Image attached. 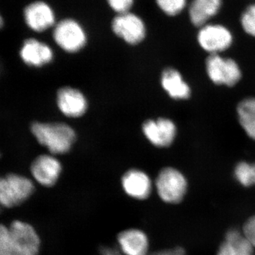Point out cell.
Returning <instances> with one entry per match:
<instances>
[{"label": "cell", "mask_w": 255, "mask_h": 255, "mask_svg": "<svg viewBox=\"0 0 255 255\" xmlns=\"http://www.w3.org/2000/svg\"><path fill=\"white\" fill-rule=\"evenodd\" d=\"M233 177L240 187L244 189L255 187V162L241 161L235 165Z\"/></svg>", "instance_id": "ffe728a7"}, {"label": "cell", "mask_w": 255, "mask_h": 255, "mask_svg": "<svg viewBox=\"0 0 255 255\" xmlns=\"http://www.w3.org/2000/svg\"><path fill=\"white\" fill-rule=\"evenodd\" d=\"M57 105L61 113L70 118H78L87 110L86 97L80 90L62 87L57 93Z\"/></svg>", "instance_id": "5bb4252c"}, {"label": "cell", "mask_w": 255, "mask_h": 255, "mask_svg": "<svg viewBox=\"0 0 255 255\" xmlns=\"http://www.w3.org/2000/svg\"><path fill=\"white\" fill-rule=\"evenodd\" d=\"M240 23L248 36L255 38V2L248 4L241 13Z\"/></svg>", "instance_id": "7402d4cb"}, {"label": "cell", "mask_w": 255, "mask_h": 255, "mask_svg": "<svg viewBox=\"0 0 255 255\" xmlns=\"http://www.w3.org/2000/svg\"><path fill=\"white\" fill-rule=\"evenodd\" d=\"M160 84L164 91L172 100H187L191 97V87L177 69H164L161 75Z\"/></svg>", "instance_id": "ac0fdd59"}, {"label": "cell", "mask_w": 255, "mask_h": 255, "mask_svg": "<svg viewBox=\"0 0 255 255\" xmlns=\"http://www.w3.org/2000/svg\"><path fill=\"white\" fill-rule=\"evenodd\" d=\"M114 34L128 44H140L147 36V26L141 16L132 11L116 14L111 22Z\"/></svg>", "instance_id": "ba28073f"}, {"label": "cell", "mask_w": 255, "mask_h": 255, "mask_svg": "<svg viewBox=\"0 0 255 255\" xmlns=\"http://www.w3.org/2000/svg\"><path fill=\"white\" fill-rule=\"evenodd\" d=\"M148 255H187V252L184 247L177 246L154 252Z\"/></svg>", "instance_id": "d4e9b609"}, {"label": "cell", "mask_w": 255, "mask_h": 255, "mask_svg": "<svg viewBox=\"0 0 255 255\" xmlns=\"http://www.w3.org/2000/svg\"><path fill=\"white\" fill-rule=\"evenodd\" d=\"M241 229L248 241L251 242L255 248V214L251 215L245 220Z\"/></svg>", "instance_id": "cb8c5ba5"}, {"label": "cell", "mask_w": 255, "mask_h": 255, "mask_svg": "<svg viewBox=\"0 0 255 255\" xmlns=\"http://www.w3.org/2000/svg\"><path fill=\"white\" fill-rule=\"evenodd\" d=\"M31 131L37 141L55 155L68 152L76 138L73 128L64 123L34 122Z\"/></svg>", "instance_id": "3957f363"}, {"label": "cell", "mask_w": 255, "mask_h": 255, "mask_svg": "<svg viewBox=\"0 0 255 255\" xmlns=\"http://www.w3.org/2000/svg\"><path fill=\"white\" fill-rule=\"evenodd\" d=\"M41 241L29 223L14 221L0 227V255H38Z\"/></svg>", "instance_id": "6da1fadb"}, {"label": "cell", "mask_w": 255, "mask_h": 255, "mask_svg": "<svg viewBox=\"0 0 255 255\" xmlns=\"http://www.w3.org/2000/svg\"></svg>", "instance_id": "4316f807"}, {"label": "cell", "mask_w": 255, "mask_h": 255, "mask_svg": "<svg viewBox=\"0 0 255 255\" xmlns=\"http://www.w3.org/2000/svg\"><path fill=\"white\" fill-rule=\"evenodd\" d=\"M196 41L201 49L209 55L221 54L233 46L234 35L222 23L211 22L199 28Z\"/></svg>", "instance_id": "52a82bcc"}, {"label": "cell", "mask_w": 255, "mask_h": 255, "mask_svg": "<svg viewBox=\"0 0 255 255\" xmlns=\"http://www.w3.org/2000/svg\"><path fill=\"white\" fill-rule=\"evenodd\" d=\"M238 122L247 135L255 141V97H248L238 103Z\"/></svg>", "instance_id": "d6986e66"}, {"label": "cell", "mask_w": 255, "mask_h": 255, "mask_svg": "<svg viewBox=\"0 0 255 255\" xmlns=\"http://www.w3.org/2000/svg\"><path fill=\"white\" fill-rule=\"evenodd\" d=\"M122 187L126 194L136 200H147L152 194L154 182L146 172L140 169H132L124 174Z\"/></svg>", "instance_id": "8fae6325"}, {"label": "cell", "mask_w": 255, "mask_h": 255, "mask_svg": "<svg viewBox=\"0 0 255 255\" xmlns=\"http://www.w3.org/2000/svg\"><path fill=\"white\" fill-rule=\"evenodd\" d=\"M55 43L67 53H75L85 48L87 34L81 23L73 18L60 20L53 27Z\"/></svg>", "instance_id": "5b68a950"}, {"label": "cell", "mask_w": 255, "mask_h": 255, "mask_svg": "<svg viewBox=\"0 0 255 255\" xmlns=\"http://www.w3.org/2000/svg\"><path fill=\"white\" fill-rule=\"evenodd\" d=\"M142 132L147 140L157 147H167L173 143L177 134L175 123L170 119L160 117L145 121Z\"/></svg>", "instance_id": "30bf717a"}, {"label": "cell", "mask_w": 255, "mask_h": 255, "mask_svg": "<svg viewBox=\"0 0 255 255\" xmlns=\"http://www.w3.org/2000/svg\"><path fill=\"white\" fill-rule=\"evenodd\" d=\"M31 179L17 174H6L0 180V203L5 208L16 207L27 201L34 192Z\"/></svg>", "instance_id": "277c9868"}, {"label": "cell", "mask_w": 255, "mask_h": 255, "mask_svg": "<svg viewBox=\"0 0 255 255\" xmlns=\"http://www.w3.org/2000/svg\"><path fill=\"white\" fill-rule=\"evenodd\" d=\"M161 12L169 17H176L187 10L189 0H155Z\"/></svg>", "instance_id": "44dd1931"}, {"label": "cell", "mask_w": 255, "mask_h": 255, "mask_svg": "<svg viewBox=\"0 0 255 255\" xmlns=\"http://www.w3.org/2000/svg\"><path fill=\"white\" fill-rule=\"evenodd\" d=\"M23 21L26 26L37 33L54 27L56 15L50 4L43 0L31 1L23 9Z\"/></svg>", "instance_id": "9c48e42d"}, {"label": "cell", "mask_w": 255, "mask_h": 255, "mask_svg": "<svg viewBox=\"0 0 255 255\" xmlns=\"http://www.w3.org/2000/svg\"><path fill=\"white\" fill-rule=\"evenodd\" d=\"M154 187L159 200L163 204L178 206L187 199L190 185L182 170L167 166L159 170L154 182Z\"/></svg>", "instance_id": "7a4b0ae2"}, {"label": "cell", "mask_w": 255, "mask_h": 255, "mask_svg": "<svg viewBox=\"0 0 255 255\" xmlns=\"http://www.w3.org/2000/svg\"><path fill=\"white\" fill-rule=\"evenodd\" d=\"M223 0H190L188 16L191 24L199 28L211 23L223 9Z\"/></svg>", "instance_id": "9a60e30c"}, {"label": "cell", "mask_w": 255, "mask_h": 255, "mask_svg": "<svg viewBox=\"0 0 255 255\" xmlns=\"http://www.w3.org/2000/svg\"><path fill=\"white\" fill-rule=\"evenodd\" d=\"M0 26L2 28L3 26H4V18H3V16H0Z\"/></svg>", "instance_id": "484cf974"}, {"label": "cell", "mask_w": 255, "mask_h": 255, "mask_svg": "<svg viewBox=\"0 0 255 255\" xmlns=\"http://www.w3.org/2000/svg\"><path fill=\"white\" fill-rule=\"evenodd\" d=\"M205 67L209 80L216 85L233 87L243 76L239 64L233 58H223L221 54L209 55Z\"/></svg>", "instance_id": "8992f818"}, {"label": "cell", "mask_w": 255, "mask_h": 255, "mask_svg": "<svg viewBox=\"0 0 255 255\" xmlns=\"http://www.w3.org/2000/svg\"><path fill=\"white\" fill-rule=\"evenodd\" d=\"M118 240L121 250L125 255H148L150 254V240L142 230L132 228L119 234ZM112 255H117L112 252Z\"/></svg>", "instance_id": "e0dca14e"}, {"label": "cell", "mask_w": 255, "mask_h": 255, "mask_svg": "<svg viewBox=\"0 0 255 255\" xmlns=\"http://www.w3.org/2000/svg\"><path fill=\"white\" fill-rule=\"evenodd\" d=\"M61 172V164L51 155L38 156L31 165L32 176L43 187H53L58 182Z\"/></svg>", "instance_id": "4fadbf2b"}, {"label": "cell", "mask_w": 255, "mask_h": 255, "mask_svg": "<svg viewBox=\"0 0 255 255\" xmlns=\"http://www.w3.org/2000/svg\"><path fill=\"white\" fill-rule=\"evenodd\" d=\"M107 4L116 14L131 11L135 4V0H106Z\"/></svg>", "instance_id": "603a6c76"}, {"label": "cell", "mask_w": 255, "mask_h": 255, "mask_svg": "<svg viewBox=\"0 0 255 255\" xmlns=\"http://www.w3.org/2000/svg\"><path fill=\"white\" fill-rule=\"evenodd\" d=\"M19 55L22 61L28 66L40 68L53 60V52L48 44L34 38L23 41Z\"/></svg>", "instance_id": "2e32d148"}, {"label": "cell", "mask_w": 255, "mask_h": 255, "mask_svg": "<svg viewBox=\"0 0 255 255\" xmlns=\"http://www.w3.org/2000/svg\"><path fill=\"white\" fill-rule=\"evenodd\" d=\"M215 255H255V248L241 228L231 227L223 235Z\"/></svg>", "instance_id": "7c38bea8"}]
</instances>
